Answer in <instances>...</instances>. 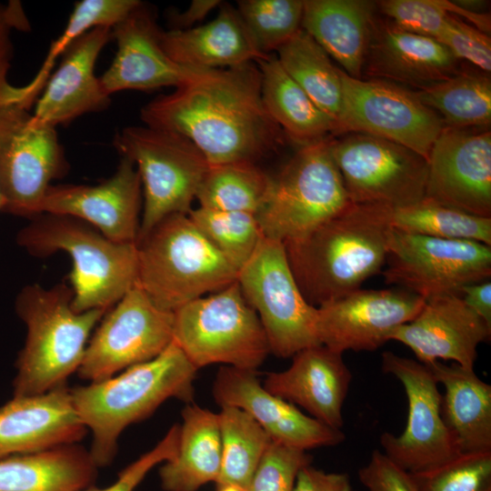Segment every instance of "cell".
<instances>
[{
    "label": "cell",
    "instance_id": "ee69618b",
    "mask_svg": "<svg viewBox=\"0 0 491 491\" xmlns=\"http://www.w3.org/2000/svg\"><path fill=\"white\" fill-rule=\"evenodd\" d=\"M445 45L453 55L474 65L478 70L491 72V39L463 19L450 15L447 23L436 39Z\"/></svg>",
    "mask_w": 491,
    "mask_h": 491
},
{
    "label": "cell",
    "instance_id": "7c38bea8",
    "mask_svg": "<svg viewBox=\"0 0 491 491\" xmlns=\"http://www.w3.org/2000/svg\"><path fill=\"white\" fill-rule=\"evenodd\" d=\"M332 137V156L348 198L356 205L397 209L426 195L427 160L395 142L364 133Z\"/></svg>",
    "mask_w": 491,
    "mask_h": 491
},
{
    "label": "cell",
    "instance_id": "7dc6e473",
    "mask_svg": "<svg viewBox=\"0 0 491 491\" xmlns=\"http://www.w3.org/2000/svg\"><path fill=\"white\" fill-rule=\"evenodd\" d=\"M358 476L366 491H419L411 474L379 450L373 451Z\"/></svg>",
    "mask_w": 491,
    "mask_h": 491
},
{
    "label": "cell",
    "instance_id": "44dd1931",
    "mask_svg": "<svg viewBox=\"0 0 491 491\" xmlns=\"http://www.w3.org/2000/svg\"><path fill=\"white\" fill-rule=\"evenodd\" d=\"M155 13L142 2L111 28L117 50L106 71L99 77L103 89L112 94L124 90L175 88L194 72L175 63L161 45Z\"/></svg>",
    "mask_w": 491,
    "mask_h": 491
},
{
    "label": "cell",
    "instance_id": "ab89813d",
    "mask_svg": "<svg viewBox=\"0 0 491 491\" xmlns=\"http://www.w3.org/2000/svg\"><path fill=\"white\" fill-rule=\"evenodd\" d=\"M303 0H240L237 12L258 51L272 55L299 29Z\"/></svg>",
    "mask_w": 491,
    "mask_h": 491
},
{
    "label": "cell",
    "instance_id": "b9f144b4",
    "mask_svg": "<svg viewBox=\"0 0 491 491\" xmlns=\"http://www.w3.org/2000/svg\"><path fill=\"white\" fill-rule=\"evenodd\" d=\"M311 462L306 451L272 440L246 491H294L299 471Z\"/></svg>",
    "mask_w": 491,
    "mask_h": 491
},
{
    "label": "cell",
    "instance_id": "8d00e7d4",
    "mask_svg": "<svg viewBox=\"0 0 491 491\" xmlns=\"http://www.w3.org/2000/svg\"><path fill=\"white\" fill-rule=\"evenodd\" d=\"M390 225L407 234L476 241L491 246V217L472 215L427 198L391 209Z\"/></svg>",
    "mask_w": 491,
    "mask_h": 491
},
{
    "label": "cell",
    "instance_id": "30bf717a",
    "mask_svg": "<svg viewBox=\"0 0 491 491\" xmlns=\"http://www.w3.org/2000/svg\"><path fill=\"white\" fill-rule=\"evenodd\" d=\"M69 170L55 127L18 100L0 104V194L5 213L32 219L52 181Z\"/></svg>",
    "mask_w": 491,
    "mask_h": 491
},
{
    "label": "cell",
    "instance_id": "7402d4cb",
    "mask_svg": "<svg viewBox=\"0 0 491 491\" xmlns=\"http://www.w3.org/2000/svg\"><path fill=\"white\" fill-rule=\"evenodd\" d=\"M491 327L471 310L460 295L426 300L417 316L390 336L409 347L426 366L438 359L474 369L477 346L490 339Z\"/></svg>",
    "mask_w": 491,
    "mask_h": 491
},
{
    "label": "cell",
    "instance_id": "83f0119b",
    "mask_svg": "<svg viewBox=\"0 0 491 491\" xmlns=\"http://www.w3.org/2000/svg\"><path fill=\"white\" fill-rule=\"evenodd\" d=\"M376 2L304 0L301 28L354 78H363V65Z\"/></svg>",
    "mask_w": 491,
    "mask_h": 491
},
{
    "label": "cell",
    "instance_id": "74e56055",
    "mask_svg": "<svg viewBox=\"0 0 491 491\" xmlns=\"http://www.w3.org/2000/svg\"><path fill=\"white\" fill-rule=\"evenodd\" d=\"M141 1L82 0L74 9L62 34L54 41L34 79L22 86L24 102L31 108L51 75L56 59L78 37L98 26L113 27L125 17Z\"/></svg>",
    "mask_w": 491,
    "mask_h": 491
},
{
    "label": "cell",
    "instance_id": "9a60e30c",
    "mask_svg": "<svg viewBox=\"0 0 491 491\" xmlns=\"http://www.w3.org/2000/svg\"><path fill=\"white\" fill-rule=\"evenodd\" d=\"M174 312L157 306L135 284L105 314L77 373L100 381L160 355L172 342Z\"/></svg>",
    "mask_w": 491,
    "mask_h": 491
},
{
    "label": "cell",
    "instance_id": "c3c4849f",
    "mask_svg": "<svg viewBox=\"0 0 491 491\" xmlns=\"http://www.w3.org/2000/svg\"><path fill=\"white\" fill-rule=\"evenodd\" d=\"M294 491H352V485L347 474L325 472L308 465L299 471Z\"/></svg>",
    "mask_w": 491,
    "mask_h": 491
},
{
    "label": "cell",
    "instance_id": "f6af8a7d",
    "mask_svg": "<svg viewBox=\"0 0 491 491\" xmlns=\"http://www.w3.org/2000/svg\"><path fill=\"white\" fill-rule=\"evenodd\" d=\"M179 431L180 426L174 425L151 450L125 466L109 486L96 488L93 486L81 491H135L152 468L176 455Z\"/></svg>",
    "mask_w": 491,
    "mask_h": 491
},
{
    "label": "cell",
    "instance_id": "cb8c5ba5",
    "mask_svg": "<svg viewBox=\"0 0 491 491\" xmlns=\"http://www.w3.org/2000/svg\"><path fill=\"white\" fill-rule=\"evenodd\" d=\"M460 71L459 60L436 39L409 33L376 15L363 65L364 75L417 90Z\"/></svg>",
    "mask_w": 491,
    "mask_h": 491
},
{
    "label": "cell",
    "instance_id": "7a4b0ae2",
    "mask_svg": "<svg viewBox=\"0 0 491 491\" xmlns=\"http://www.w3.org/2000/svg\"><path fill=\"white\" fill-rule=\"evenodd\" d=\"M391 209L351 203L297 237L283 242L305 299L319 307L380 272L387 254Z\"/></svg>",
    "mask_w": 491,
    "mask_h": 491
},
{
    "label": "cell",
    "instance_id": "4316f807",
    "mask_svg": "<svg viewBox=\"0 0 491 491\" xmlns=\"http://www.w3.org/2000/svg\"><path fill=\"white\" fill-rule=\"evenodd\" d=\"M161 45L175 63L195 69L235 67L266 56L256 48L237 10L223 2L217 15L203 25L162 31Z\"/></svg>",
    "mask_w": 491,
    "mask_h": 491
},
{
    "label": "cell",
    "instance_id": "52a82bcc",
    "mask_svg": "<svg viewBox=\"0 0 491 491\" xmlns=\"http://www.w3.org/2000/svg\"><path fill=\"white\" fill-rule=\"evenodd\" d=\"M173 340L197 369L224 364L255 371L270 353L258 316L237 280L175 310Z\"/></svg>",
    "mask_w": 491,
    "mask_h": 491
},
{
    "label": "cell",
    "instance_id": "f907efd6",
    "mask_svg": "<svg viewBox=\"0 0 491 491\" xmlns=\"http://www.w3.org/2000/svg\"><path fill=\"white\" fill-rule=\"evenodd\" d=\"M221 4L220 0H193L183 12H172L169 16V30H186L195 27V24L202 21Z\"/></svg>",
    "mask_w": 491,
    "mask_h": 491
},
{
    "label": "cell",
    "instance_id": "f546056e",
    "mask_svg": "<svg viewBox=\"0 0 491 491\" xmlns=\"http://www.w3.org/2000/svg\"><path fill=\"white\" fill-rule=\"evenodd\" d=\"M176 455L159 469L165 491H196L208 482H216L222 460L218 413L195 404L182 410Z\"/></svg>",
    "mask_w": 491,
    "mask_h": 491
},
{
    "label": "cell",
    "instance_id": "d6a6232c",
    "mask_svg": "<svg viewBox=\"0 0 491 491\" xmlns=\"http://www.w3.org/2000/svg\"><path fill=\"white\" fill-rule=\"evenodd\" d=\"M276 54L286 73L337 125L343 100L341 69L326 51L301 28Z\"/></svg>",
    "mask_w": 491,
    "mask_h": 491
},
{
    "label": "cell",
    "instance_id": "d4e9b609",
    "mask_svg": "<svg viewBox=\"0 0 491 491\" xmlns=\"http://www.w3.org/2000/svg\"><path fill=\"white\" fill-rule=\"evenodd\" d=\"M87 433L65 385L0 407V459L78 444Z\"/></svg>",
    "mask_w": 491,
    "mask_h": 491
},
{
    "label": "cell",
    "instance_id": "7bdbcfd3",
    "mask_svg": "<svg viewBox=\"0 0 491 491\" xmlns=\"http://www.w3.org/2000/svg\"><path fill=\"white\" fill-rule=\"evenodd\" d=\"M376 7L401 29L433 39L450 16L446 0H383L376 2Z\"/></svg>",
    "mask_w": 491,
    "mask_h": 491
},
{
    "label": "cell",
    "instance_id": "816d5d0a",
    "mask_svg": "<svg viewBox=\"0 0 491 491\" xmlns=\"http://www.w3.org/2000/svg\"><path fill=\"white\" fill-rule=\"evenodd\" d=\"M453 3L463 9L475 13H484L483 9L486 6V2L481 0H456Z\"/></svg>",
    "mask_w": 491,
    "mask_h": 491
},
{
    "label": "cell",
    "instance_id": "e575fe53",
    "mask_svg": "<svg viewBox=\"0 0 491 491\" xmlns=\"http://www.w3.org/2000/svg\"><path fill=\"white\" fill-rule=\"evenodd\" d=\"M271 185L272 176L256 163L209 165L195 199L203 208L256 215L266 201Z\"/></svg>",
    "mask_w": 491,
    "mask_h": 491
},
{
    "label": "cell",
    "instance_id": "277c9868",
    "mask_svg": "<svg viewBox=\"0 0 491 491\" xmlns=\"http://www.w3.org/2000/svg\"><path fill=\"white\" fill-rule=\"evenodd\" d=\"M73 289L65 283L37 284L17 294L15 310L26 326L15 361L14 396L44 394L65 386L80 367L91 334L109 309L76 312Z\"/></svg>",
    "mask_w": 491,
    "mask_h": 491
},
{
    "label": "cell",
    "instance_id": "ac0fdd59",
    "mask_svg": "<svg viewBox=\"0 0 491 491\" xmlns=\"http://www.w3.org/2000/svg\"><path fill=\"white\" fill-rule=\"evenodd\" d=\"M425 198L491 217V133L444 127L428 159Z\"/></svg>",
    "mask_w": 491,
    "mask_h": 491
},
{
    "label": "cell",
    "instance_id": "ffe728a7",
    "mask_svg": "<svg viewBox=\"0 0 491 491\" xmlns=\"http://www.w3.org/2000/svg\"><path fill=\"white\" fill-rule=\"evenodd\" d=\"M215 401L249 414L276 442L308 450L334 446L345 440L341 429L333 428L301 412L295 405L271 394L260 384L254 370L224 366L213 384Z\"/></svg>",
    "mask_w": 491,
    "mask_h": 491
},
{
    "label": "cell",
    "instance_id": "8fae6325",
    "mask_svg": "<svg viewBox=\"0 0 491 491\" xmlns=\"http://www.w3.org/2000/svg\"><path fill=\"white\" fill-rule=\"evenodd\" d=\"M237 282L258 316L270 353L286 358L321 345L316 327L317 307L310 305L300 291L283 242L264 237L239 270Z\"/></svg>",
    "mask_w": 491,
    "mask_h": 491
},
{
    "label": "cell",
    "instance_id": "9c48e42d",
    "mask_svg": "<svg viewBox=\"0 0 491 491\" xmlns=\"http://www.w3.org/2000/svg\"><path fill=\"white\" fill-rule=\"evenodd\" d=\"M333 136L301 146L272 177L256 215L266 238L285 242L310 231L351 204L332 156Z\"/></svg>",
    "mask_w": 491,
    "mask_h": 491
},
{
    "label": "cell",
    "instance_id": "d590c367",
    "mask_svg": "<svg viewBox=\"0 0 491 491\" xmlns=\"http://www.w3.org/2000/svg\"><path fill=\"white\" fill-rule=\"evenodd\" d=\"M218 415L222 460L216 486L231 485L246 491L272 439L249 414L238 407L223 406Z\"/></svg>",
    "mask_w": 491,
    "mask_h": 491
},
{
    "label": "cell",
    "instance_id": "603a6c76",
    "mask_svg": "<svg viewBox=\"0 0 491 491\" xmlns=\"http://www.w3.org/2000/svg\"><path fill=\"white\" fill-rule=\"evenodd\" d=\"M112 39L111 27H95L75 39L49 76L33 113L38 123L56 127L106 109L110 95L95 74L96 60Z\"/></svg>",
    "mask_w": 491,
    "mask_h": 491
},
{
    "label": "cell",
    "instance_id": "f35d334b",
    "mask_svg": "<svg viewBox=\"0 0 491 491\" xmlns=\"http://www.w3.org/2000/svg\"><path fill=\"white\" fill-rule=\"evenodd\" d=\"M188 216L238 272L249 261L265 237L255 214L199 206L192 208Z\"/></svg>",
    "mask_w": 491,
    "mask_h": 491
},
{
    "label": "cell",
    "instance_id": "681fc988",
    "mask_svg": "<svg viewBox=\"0 0 491 491\" xmlns=\"http://www.w3.org/2000/svg\"><path fill=\"white\" fill-rule=\"evenodd\" d=\"M459 295L466 305L491 327L490 280L465 286Z\"/></svg>",
    "mask_w": 491,
    "mask_h": 491
},
{
    "label": "cell",
    "instance_id": "e0dca14e",
    "mask_svg": "<svg viewBox=\"0 0 491 491\" xmlns=\"http://www.w3.org/2000/svg\"><path fill=\"white\" fill-rule=\"evenodd\" d=\"M426 300L405 289H356L317 307L321 345L339 353L374 351L414 319Z\"/></svg>",
    "mask_w": 491,
    "mask_h": 491
},
{
    "label": "cell",
    "instance_id": "f1b7e54d",
    "mask_svg": "<svg viewBox=\"0 0 491 491\" xmlns=\"http://www.w3.org/2000/svg\"><path fill=\"white\" fill-rule=\"evenodd\" d=\"M426 366L445 387L441 417L457 452L491 451V386L456 363Z\"/></svg>",
    "mask_w": 491,
    "mask_h": 491
},
{
    "label": "cell",
    "instance_id": "484cf974",
    "mask_svg": "<svg viewBox=\"0 0 491 491\" xmlns=\"http://www.w3.org/2000/svg\"><path fill=\"white\" fill-rule=\"evenodd\" d=\"M292 357L287 369L266 374L263 386L271 394L303 407L315 419L341 429L343 406L352 380L343 354L318 345L305 348Z\"/></svg>",
    "mask_w": 491,
    "mask_h": 491
},
{
    "label": "cell",
    "instance_id": "1f68e13d",
    "mask_svg": "<svg viewBox=\"0 0 491 491\" xmlns=\"http://www.w3.org/2000/svg\"><path fill=\"white\" fill-rule=\"evenodd\" d=\"M263 105L286 138L300 147L335 136L336 123L322 112L283 68L276 55L257 60Z\"/></svg>",
    "mask_w": 491,
    "mask_h": 491
},
{
    "label": "cell",
    "instance_id": "bcb514c9",
    "mask_svg": "<svg viewBox=\"0 0 491 491\" xmlns=\"http://www.w3.org/2000/svg\"><path fill=\"white\" fill-rule=\"evenodd\" d=\"M29 23L19 1L0 4V104L18 99L20 86L8 82L7 75L11 67L14 46L12 31H26Z\"/></svg>",
    "mask_w": 491,
    "mask_h": 491
},
{
    "label": "cell",
    "instance_id": "5bb4252c",
    "mask_svg": "<svg viewBox=\"0 0 491 491\" xmlns=\"http://www.w3.org/2000/svg\"><path fill=\"white\" fill-rule=\"evenodd\" d=\"M343 100L337 134L364 133L402 145L428 159L444 128L440 116L414 91L341 70Z\"/></svg>",
    "mask_w": 491,
    "mask_h": 491
},
{
    "label": "cell",
    "instance_id": "60d3db41",
    "mask_svg": "<svg viewBox=\"0 0 491 491\" xmlns=\"http://www.w3.org/2000/svg\"><path fill=\"white\" fill-rule=\"evenodd\" d=\"M411 476L419 491H491V451L459 453Z\"/></svg>",
    "mask_w": 491,
    "mask_h": 491
},
{
    "label": "cell",
    "instance_id": "836d02e7",
    "mask_svg": "<svg viewBox=\"0 0 491 491\" xmlns=\"http://www.w3.org/2000/svg\"><path fill=\"white\" fill-rule=\"evenodd\" d=\"M441 118L444 127H489L490 74L460 70L453 76L415 91Z\"/></svg>",
    "mask_w": 491,
    "mask_h": 491
},
{
    "label": "cell",
    "instance_id": "6da1fadb",
    "mask_svg": "<svg viewBox=\"0 0 491 491\" xmlns=\"http://www.w3.org/2000/svg\"><path fill=\"white\" fill-rule=\"evenodd\" d=\"M140 116L145 125L189 139L209 165L256 163L286 139L263 105L256 62L195 69L175 91L145 105Z\"/></svg>",
    "mask_w": 491,
    "mask_h": 491
},
{
    "label": "cell",
    "instance_id": "2e32d148",
    "mask_svg": "<svg viewBox=\"0 0 491 491\" xmlns=\"http://www.w3.org/2000/svg\"><path fill=\"white\" fill-rule=\"evenodd\" d=\"M382 370L402 383L408 403L403 433L381 435L383 453L411 474L433 468L458 455L442 420V395L429 367L386 351L382 354Z\"/></svg>",
    "mask_w": 491,
    "mask_h": 491
},
{
    "label": "cell",
    "instance_id": "4dcf8cb0",
    "mask_svg": "<svg viewBox=\"0 0 491 491\" xmlns=\"http://www.w3.org/2000/svg\"><path fill=\"white\" fill-rule=\"evenodd\" d=\"M97 466L78 444L0 459V491H81L93 486Z\"/></svg>",
    "mask_w": 491,
    "mask_h": 491
},
{
    "label": "cell",
    "instance_id": "8992f818",
    "mask_svg": "<svg viewBox=\"0 0 491 491\" xmlns=\"http://www.w3.org/2000/svg\"><path fill=\"white\" fill-rule=\"evenodd\" d=\"M136 285L160 308L175 312L237 280L238 271L188 215H170L136 241Z\"/></svg>",
    "mask_w": 491,
    "mask_h": 491
},
{
    "label": "cell",
    "instance_id": "4fadbf2b",
    "mask_svg": "<svg viewBox=\"0 0 491 491\" xmlns=\"http://www.w3.org/2000/svg\"><path fill=\"white\" fill-rule=\"evenodd\" d=\"M386 261L385 282L425 300L459 295L463 286L491 276L490 246L407 234L392 227Z\"/></svg>",
    "mask_w": 491,
    "mask_h": 491
},
{
    "label": "cell",
    "instance_id": "3957f363",
    "mask_svg": "<svg viewBox=\"0 0 491 491\" xmlns=\"http://www.w3.org/2000/svg\"><path fill=\"white\" fill-rule=\"evenodd\" d=\"M197 370L172 340L149 361L71 388L74 407L92 433L89 453L97 467L112 463L125 427L148 417L169 398L192 403Z\"/></svg>",
    "mask_w": 491,
    "mask_h": 491
},
{
    "label": "cell",
    "instance_id": "d6986e66",
    "mask_svg": "<svg viewBox=\"0 0 491 491\" xmlns=\"http://www.w3.org/2000/svg\"><path fill=\"white\" fill-rule=\"evenodd\" d=\"M142 185L135 164L121 157L109 178L87 185H51L40 214L65 215L82 220L107 238L136 243L140 229Z\"/></svg>",
    "mask_w": 491,
    "mask_h": 491
},
{
    "label": "cell",
    "instance_id": "5b68a950",
    "mask_svg": "<svg viewBox=\"0 0 491 491\" xmlns=\"http://www.w3.org/2000/svg\"><path fill=\"white\" fill-rule=\"evenodd\" d=\"M18 231L19 246L34 256L58 251L69 255L73 268L68 276L76 312L110 309L135 284V243L111 240L75 217L43 213Z\"/></svg>",
    "mask_w": 491,
    "mask_h": 491
},
{
    "label": "cell",
    "instance_id": "f5cc1de1",
    "mask_svg": "<svg viewBox=\"0 0 491 491\" xmlns=\"http://www.w3.org/2000/svg\"><path fill=\"white\" fill-rule=\"evenodd\" d=\"M217 491H245V490L235 486L227 485V486L217 487Z\"/></svg>",
    "mask_w": 491,
    "mask_h": 491
},
{
    "label": "cell",
    "instance_id": "ba28073f",
    "mask_svg": "<svg viewBox=\"0 0 491 491\" xmlns=\"http://www.w3.org/2000/svg\"><path fill=\"white\" fill-rule=\"evenodd\" d=\"M113 145L140 175L144 201L137 239L170 215H188L209 166L189 139L147 125L127 126Z\"/></svg>",
    "mask_w": 491,
    "mask_h": 491
},
{
    "label": "cell",
    "instance_id": "db71d44e",
    "mask_svg": "<svg viewBox=\"0 0 491 491\" xmlns=\"http://www.w3.org/2000/svg\"><path fill=\"white\" fill-rule=\"evenodd\" d=\"M3 206H4V203H3V199H2V196H1V194H0V212L3 211Z\"/></svg>",
    "mask_w": 491,
    "mask_h": 491
}]
</instances>
